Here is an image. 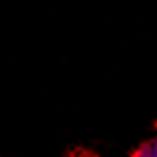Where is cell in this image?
<instances>
[{"mask_svg": "<svg viewBox=\"0 0 157 157\" xmlns=\"http://www.w3.org/2000/svg\"><path fill=\"white\" fill-rule=\"evenodd\" d=\"M133 157H157V137L145 141V143L133 153Z\"/></svg>", "mask_w": 157, "mask_h": 157, "instance_id": "cell-1", "label": "cell"}, {"mask_svg": "<svg viewBox=\"0 0 157 157\" xmlns=\"http://www.w3.org/2000/svg\"><path fill=\"white\" fill-rule=\"evenodd\" d=\"M69 157H89V155H85V153H75V155H69Z\"/></svg>", "mask_w": 157, "mask_h": 157, "instance_id": "cell-2", "label": "cell"}]
</instances>
